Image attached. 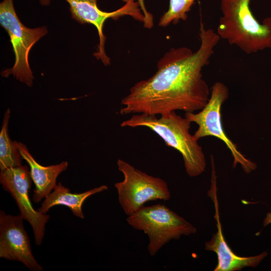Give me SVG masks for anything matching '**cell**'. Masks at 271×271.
<instances>
[{
	"label": "cell",
	"instance_id": "cell-17",
	"mask_svg": "<svg viewBox=\"0 0 271 271\" xmlns=\"http://www.w3.org/2000/svg\"><path fill=\"white\" fill-rule=\"evenodd\" d=\"M270 224H271V212H268L266 213L264 217L263 225L264 226H266Z\"/></svg>",
	"mask_w": 271,
	"mask_h": 271
},
{
	"label": "cell",
	"instance_id": "cell-13",
	"mask_svg": "<svg viewBox=\"0 0 271 271\" xmlns=\"http://www.w3.org/2000/svg\"><path fill=\"white\" fill-rule=\"evenodd\" d=\"M107 189L108 187L103 185L83 193H72L69 188L59 182L53 191L44 199L37 210L43 214H46L53 206L64 205L70 209L74 215L84 219L82 205L85 200L92 195Z\"/></svg>",
	"mask_w": 271,
	"mask_h": 271
},
{
	"label": "cell",
	"instance_id": "cell-10",
	"mask_svg": "<svg viewBox=\"0 0 271 271\" xmlns=\"http://www.w3.org/2000/svg\"><path fill=\"white\" fill-rule=\"evenodd\" d=\"M24 220L21 214L14 216L1 210L0 257L21 262L32 271H42L33 254Z\"/></svg>",
	"mask_w": 271,
	"mask_h": 271
},
{
	"label": "cell",
	"instance_id": "cell-18",
	"mask_svg": "<svg viewBox=\"0 0 271 271\" xmlns=\"http://www.w3.org/2000/svg\"><path fill=\"white\" fill-rule=\"evenodd\" d=\"M41 5L44 6H48L50 3V0H39Z\"/></svg>",
	"mask_w": 271,
	"mask_h": 271
},
{
	"label": "cell",
	"instance_id": "cell-11",
	"mask_svg": "<svg viewBox=\"0 0 271 271\" xmlns=\"http://www.w3.org/2000/svg\"><path fill=\"white\" fill-rule=\"evenodd\" d=\"M211 188L208 192L214 204V218L216 221L217 231L211 238L205 242V249L214 252L217 257V264L214 271L239 270L245 267H256L267 255L266 251L257 255L243 257L235 254L227 243L223 236L220 221L218 203L217 198L216 181H211Z\"/></svg>",
	"mask_w": 271,
	"mask_h": 271
},
{
	"label": "cell",
	"instance_id": "cell-16",
	"mask_svg": "<svg viewBox=\"0 0 271 271\" xmlns=\"http://www.w3.org/2000/svg\"><path fill=\"white\" fill-rule=\"evenodd\" d=\"M122 1L125 3L129 2H137L139 4L145 18V22L144 24V27L147 29H151L153 27L154 25L153 16L151 13L148 12L146 9L144 0H122Z\"/></svg>",
	"mask_w": 271,
	"mask_h": 271
},
{
	"label": "cell",
	"instance_id": "cell-3",
	"mask_svg": "<svg viewBox=\"0 0 271 271\" xmlns=\"http://www.w3.org/2000/svg\"><path fill=\"white\" fill-rule=\"evenodd\" d=\"M250 1L220 0L222 15L216 32L247 54L271 48V17L258 21L251 11Z\"/></svg>",
	"mask_w": 271,
	"mask_h": 271
},
{
	"label": "cell",
	"instance_id": "cell-15",
	"mask_svg": "<svg viewBox=\"0 0 271 271\" xmlns=\"http://www.w3.org/2000/svg\"><path fill=\"white\" fill-rule=\"evenodd\" d=\"M169 8L165 13L159 22V26H168L171 23L175 24L180 20L185 21L188 17L187 13L195 0H169Z\"/></svg>",
	"mask_w": 271,
	"mask_h": 271
},
{
	"label": "cell",
	"instance_id": "cell-14",
	"mask_svg": "<svg viewBox=\"0 0 271 271\" xmlns=\"http://www.w3.org/2000/svg\"><path fill=\"white\" fill-rule=\"evenodd\" d=\"M10 114V109L8 108L4 114L0 132L1 170L22 166L21 155L8 134Z\"/></svg>",
	"mask_w": 271,
	"mask_h": 271
},
{
	"label": "cell",
	"instance_id": "cell-8",
	"mask_svg": "<svg viewBox=\"0 0 271 271\" xmlns=\"http://www.w3.org/2000/svg\"><path fill=\"white\" fill-rule=\"evenodd\" d=\"M32 181L27 166L1 170L0 182L3 189L15 200L20 214L32 227L36 244L40 245L45 235V225L50 217L33 208L29 196Z\"/></svg>",
	"mask_w": 271,
	"mask_h": 271
},
{
	"label": "cell",
	"instance_id": "cell-2",
	"mask_svg": "<svg viewBox=\"0 0 271 271\" xmlns=\"http://www.w3.org/2000/svg\"><path fill=\"white\" fill-rule=\"evenodd\" d=\"M191 122L176 111L157 115L134 114L123 121L122 127H147L158 134L168 147L182 156L185 169L191 177H197L205 170L206 161L201 146L190 132Z\"/></svg>",
	"mask_w": 271,
	"mask_h": 271
},
{
	"label": "cell",
	"instance_id": "cell-7",
	"mask_svg": "<svg viewBox=\"0 0 271 271\" xmlns=\"http://www.w3.org/2000/svg\"><path fill=\"white\" fill-rule=\"evenodd\" d=\"M123 180L114 184L119 203L128 216L149 201H168L171 197L167 183L162 179L150 175L121 159L117 161Z\"/></svg>",
	"mask_w": 271,
	"mask_h": 271
},
{
	"label": "cell",
	"instance_id": "cell-1",
	"mask_svg": "<svg viewBox=\"0 0 271 271\" xmlns=\"http://www.w3.org/2000/svg\"><path fill=\"white\" fill-rule=\"evenodd\" d=\"M200 46L171 48L157 63L155 73L134 84L121 100L120 114L161 115L176 110L194 112L207 103L210 92L202 71L208 65L220 38L200 23Z\"/></svg>",
	"mask_w": 271,
	"mask_h": 271
},
{
	"label": "cell",
	"instance_id": "cell-5",
	"mask_svg": "<svg viewBox=\"0 0 271 271\" xmlns=\"http://www.w3.org/2000/svg\"><path fill=\"white\" fill-rule=\"evenodd\" d=\"M0 24L8 34L15 56L11 68L1 72L2 76L13 75L29 87L33 84L34 76L29 63L32 47L48 33L45 26L29 28L20 21L15 11L13 0H4L0 4Z\"/></svg>",
	"mask_w": 271,
	"mask_h": 271
},
{
	"label": "cell",
	"instance_id": "cell-12",
	"mask_svg": "<svg viewBox=\"0 0 271 271\" xmlns=\"http://www.w3.org/2000/svg\"><path fill=\"white\" fill-rule=\"evenodd\" d=\"M22 158L24 159L30 168V173L35 187L32 200L39 203L46 198L56 187L57 178L68 167L67 161L49 166L39 164L29 152L26 145L21 142L14 141Z\"/></svg>",
	"mask_w": 271,
	"mask_h": 271
},
{
	"label": "cell",
	"instance_id": "cell-4",
	"mask_svg": "<svg viewBox=\"0 0 271 271\" xmlns=\"http://www.w3.org/2000/svg\"><path fill=\"white\" fill-rule=\"evenodd\" d=\"M126 221L133 228L147 235L149 240L147 249L151 256L156 255L170 240L197 231L191 223L162 204L143 206L128 216Z\"/></svg>",
	"mask_w": 271,
	"mask_h": 271
},
{
	"label": "cell",
	"instance_id": "cell-6",
	"mask_svg": "<svg viewBox=\"0 0 271 271\" xmlns=\"http://www.w3.org/2000/svg\"><path fill=\"white\" fill-rule=\"evenodd\" d=\"M229 95L227 86L221 82H216L211 88L206 104L198 112H185V117L191 123L198 125L193 134L197 140L206 137H214L222 141L231 154L233 167L239 164L243 171L248 174L256 169V163L247 159L238 150L236 145L225 133L222 126L221 107Z\"/></svg>",
	"mask_w": 271,
	"mask_h": 271
},
{
	"label": "cell",
	"instance_id": "cell-9",
	"mask_svg": "<svg viewBox=\"0 0 271 271\" xmlns=\"http://www.w3.org/2000/svg\"><path fill=\"white\" fill-rule=\"evenodd\" d=\"M69 5L71 18L77 22L84 24H90L96 27L98 36L99 44L97 51L94 56L98 60L107 66L110 64V59L105 52L104 44L106 37L103 34L104 24L108 19L117 20L124 16H129L134 19L144 24L145 18L136 2L126 3L118 10L107 12L100 10L97 5V0H65Z\"/></svg>",
	"mask_w": 271,
	"mask_h": 271
}]
</instances>
